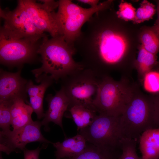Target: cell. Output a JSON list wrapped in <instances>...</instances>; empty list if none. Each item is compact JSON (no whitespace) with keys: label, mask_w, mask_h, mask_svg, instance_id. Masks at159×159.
Returning a JSON list of instances; mask_svg holds the SVG:
<instances>
[{"label":"cell","mask_w":159,"mask_h":159,"mask_svg":"<svg viewBox=\"0 0 159 159\" xmlns=\"http://www.w3.org/2000/svg\"><path fill=\"white\" fill-rule=\"evenodd\" d=\"M99 11L87 22L86 29L74 42L80 62L99 78L114 71L130 78L132 71L125 62L129 54L127 39L113 26L103 24Z\"/></svg>","instance_id":"cell-1"},{"label":"cell","mask_w":159,"mask_h":159,"mask_svg":"<svg viewBox=\"0 0 159 159\" xmlns=\"http://www.w3.org/2000/svg\"><path fill=\"white\" fill-rule=\"evenodd\" d=\"M37 52L40 55L41 66L31 71L36 79L42 74L49 75L58 82L73 72L84 68L75 62L73 56L76 53L74 46L68 44L63 35L49 39L44 37Z\"/></svg>","instance_id":"cell-2"},{"label":"cell","mask_w":159,"mask_h":159,"mask_svg":"<svg viewBox=\"0 0 159 159\" xmlns=\"http://www.w3.org/2000/svg\"><path fill=\"white\" fill-rule=\"evenodd\" d=\"M119 126L122 138L137 140L145 131L156 128L151 95L144 93L138 84L119 116Z\"/></svg>","instance_id":"cell-3"},{"label":"cell","mask_w":159,"mask_h":159,"mask_svg":"<svg viewBox=\"0 0 159 159\" xmlns=\"http://www.w3.org/2000/svg\"><path fill=\"white\" fill-rule=\"evenodd\" d=\"M137 84L126 77H121L119 81L115 80L110 75L100 78L93 105L99 114L119 116Z\"/></svg>","instance_id":"cell-4"},{"label":"cell","mask_w":159,"mask_h":159,"mask_svg":"<svg viewBox=\"0 0 159 159\" xmlns=\"http://www.w3.org/2000/svg\"><path fill=\"white\" fill-rule=\"evenodd\" d=\"M100 78L92 71L84 68L61 79V88L70 102L69 107L81 105L95 109L93 97L96 95Z\"/></svg>","instance_id":"cell-5"},{"label":"cell","mask_w":159,"mask_h":159,"mask_svg":"<svg viewBox=\"0 0 159 159\" xmlns=\"http://www.w3.org/2000/svg\"><path fill=\"white\" fill-rule=\"evenodd\" d=\"M42 40L35 42L10 36L0 30V62L9 68H22L25 63L36 62Z\"/></svg>","instance_id":"cell-6"},{"label":"cell","mask_w":159,"mask_h":159,"mask_svg":"<svg viewBox=\"0 0 159 159\" xmlns=\"http://www.w3.org/2000/svg\"><path fill=\"white\" fill-rule=\"evenodd\" d=\"M78 132L87 142L96 147L115 150L120 149L119 116L97 115L90 125Z\"/></svg>","instance_id":"cell-7"},{"label":"cell","mask_w":159,"mask_h":159,"mask_svg":"<svg viewBox=\"0 0 159 159\" xmlns=\"http://www.w3.org/2000/svg\"><path fill=\"white\" fill-rule=\"evenodd\" d=\"M26 13L36 28L41 32H48L52 37L63 33L55 9L58 8V1L41 0L38 3L35 0H19Z\"/></svg>","instance_id":"cell-8"},{"label":"cell","mask_w":159,"mask_h":159,"mask_svg":"<svg viewBox=\"0 0 159 159\" xmlns=\"http://www.w3.org/2000/svg\"><path fill=\"white\" fill-rule=\"evenodd\" d=\"M0 16L4 20L0 30L10 36L26 39L35 42L41 41L47 36L36 28L18 1L17 6L13 10L1 8Z\"/></svg>","instance_id":"cell-9"},{"label":"cell","mask_w":159,"mask_h":159,"mask_svg":"<svg viewBox=\"0 0 159 159\" xmlns=\"http://www.w3.org/2000/svg\"><path fill=\"white\" fill-rule=\"evenodd\" d=\"M41 122L33 121L20 128L6 131H0V151L7 155L13 152L18 153L23 151L28 143L38 142L52 143L42 135Z\"/></svg>","instance_id":"cell-10"},{"label":"cell","mask_w":159,"mask_h":159,"mask_svg":"<svg viewBox=\"0 0 159 159\" xmlns=\"http://www.w3.org/2000/svg\"><path fill=\"white\" fill-rule=\"evenodd\" d=\"M112 0L100 3L96 7L88 8L85 12L73 16L58 19L63 35L66 42L74 45V42L81 33V28L96 12L109 8Z\"/></svg>","instance_id":"cell-11"},{"label":"cell","mask_w":159,"mask_h":159,"mask_svg":"<svg viewBox=\"0 0 159 159\" xmlns=\"http://www.w3.org/2000/svg\"><path fill=\"white\" fill-rule=\"evenodd\" d=\"M22 69H18L15 72L0 69V101L13 100L17 98L27 101L26 86L28 80L21 76Z\"/></svg>","instance_id":"cell-12"},{"label":"cell","mask_w":159,"mask_h":159,"mask_svg":"<svg viewBox=\"0 0 159 159\" xmlns=\"http://www.w3.org/2000/svg\"><path fill=\"white\" fill-rule=\"evenodd\" d=\"M45 100L48 104V109L44 113L43 119L41 121L44 130L50 129L48 125L52 122L59 126L63 130L62 118L65 112L67 111L70 102L63 90L61 88L56 91L55 94L47 95Z\"/></svg>","instance_id":"cell-13"},{"label":"cell","mask_w":159,"mask_h":159,"mask_svg":"<svg viewBox=\"0 0 159 159\" xmlns=\"http://www.w3.org/2000/svg\"><path fill=\"white\" fill-rule=\"evenodd\" d=\"M87 142L81 135L78 134L72 137L66 138L62 142L52 143L56 150V158L62 159L75 156L82 152L86 148Z\"/></svg>","instance_id":"cell-14"},{"label":"cell","mask_w":159,"mask_h":159,"mask_svg":"<svg viewBox=\"0 0 159 159\" xmlns=\"http://www.w3.org/2000/svg\"><path fill=\"white\" fill-rule=\"evenodd\" d=\"M142 159H159V127L148 130L139 138Z\"/></svg>","instance_id":"cell-15"},{"label":"cell","mask_w":159,"mask_h":159,"mask_svg":"<svg viewBox=\"0 0 159 159\" xmlns=\"http://www.w3.org/2000/svg\"><path fill=\"white\" fill-rule=\"evenodd\" d=\"M28 102L21 98L13 100L11 107V125L13 130L21 127L33 120L32 115L33 112Z\"/></svg>","instance_id":"cell-16"},{"label":"cell","mask_w":159,"mask_h":159,"mask_svg":"<svg viewBox=\"0 0 159 159\" xmlns=\"http://www.w3.org/2000/svg\"><path fill=\"white\" fill-rule=\"evenodd\" d=\"M156 55L145 50L141 44L138 48L137 57L134 63V68L137 72L138 81L141 84L145 75L153 70H159V61Z\"/></svg>","instance_id":"cell-17"},{"label":"cell","mask_w":159,"mask_h":159,"mask_svg":"<svg viewBox=\"0 0 159 159\" xmlns=\"http://www.w3.org/2000/svg\"><path fill=\"white\" fill-rule=\"evenodd\" d=\"M77 127V130L85 128L93 122L97 112L93 108L81 105L69 107L67 110Z\"/></svg>","instance_id":"cell-18"},{"label":"cell","mask_w":159,"mask_h":159,"mask_svg":"<svg viewBox=\"0 0 159 159\" xmlns=\"http://www.w3.org/2000/svg\"><path fill=\"white\" fill-rule=\"evenodd\" d=\"M121 153L118 150L98 147L87 142L86 148L80 154L62 159H119Z\"/></svg>","instance_id":"cell-19"},{"label":"cell","mask_w":159,"mask_h":159,"mask_svg":"<svg viewBox=\"0 0 159 159\" xmlns=\"http://www.w3.org/2000/svg\"><path fill=\"white\" fill-rule=\"evenodd\" d=\"M140 38L141 45L145 50L157 55L159 52V35L151 27L142 32Z\"/></svg>","instance_id":"cell-20"},{"label":"cell","mask_w":159,"mask_h":159,"mask_svg":"<svg viewBox=\"0 0 159 159\" xmlns=\"http://www.w3.org/2000/svg\"><path fill=\"white\" fill-rule=\"evenodd\" d=\"M58 2V10L57 12L58 19L81 14L88 9L73 3L71 0H60Z\"/></svg>","instance_id":"cell-21"},{"label":"cell","mask_w":159,"mask_h":159,"mask_svg":"<svg viewBox=\"0 0 159 159\" xmlns=\"http://www.w3.org/2000/svg\"><path fill=\"white\" fill-rule=\"evenodd\" d=\"M157 11L155 6L149 1L144 0L136 10L135 17L133 22L139 24L152 19Z\"/></svg>","instance_id":"cell-22"},{"label":"cell","mask_w":159,"mask_h":159,"mask_svg":"<svg viewBox=\"0 0 159 159\" xmlns=\"http://www.w3.org/2000/svg\"><path fill=\"white\" fill-rule=\"evenodd\" d=\"M137 141L135 139L122 138L120 143L121 153L119 159H142L136 152Z\"/></svg>","instance_id":"cell-23"},{"label":"cell","mask_w":159,"mask_h":159,"mask_svg":"<svg viewBox=\"0 0 159 159\" xmlns=\"http://www.w3.org/2000/svg\"><path fill=\"white\" fill-rule=\"evenodd\" d=\"M13 100L0 101V127L2 132L10 130L11 107Z\"/></svg>","instance_id":"cell-24"},{"label":"cell","mask_w":159,"mask_h":159,"mask_svg":"<svg viewBox=\"0 0 159 159\" xmlns=\"http://www.w3.org/2000/svg\"><path fill=\"white\" fill-rule=\"evenodd\" d=\"M141 85L146 92L153 94L159 92V70H153L144 76Z\"/></svg>","instance_id":"cell-25"},{"label":"cell","mask_w":159,"mask_h":159,"mask_svg":"<svg viewBox=\"0 0 159 159\" xmlns=\"http://www.w3.org/2000/svg\"><path fill=\"white\" fill-rule=\"evenodd\" d=\"M118 7V10L116 12L118 18L126 21L134 20L136 9L131 4L122 0Z\"/></svg>","instance_id":"cell-26"},{"label":"cell","mask_w":159,"mask_h":159,"mask_svg":"<svg viewBox=\"0 0 159 159\" xmlns=\"http://www.w3.org/2000/svg\"><path fill=\"white\" fill-rule=\"evenodd\" d=\"M153 103L154 119L156 128L159 127V92L151 95Z\"/></svg>","instance_id":"cell-27"},{"label":"cell","mask_w":159,"mask_h":159,"mask_svg":"<svg viewBox=\"0 0 159 159\" xmlns=\"http://www.w3.org/2000/svg\"><path fill=\"white\" fill-rule=\"evenodd\" d=\"M42 148L38 147L36 149L33 150H29L25 148L23 151L24 159H39V154Z\"/></svg>","instance_id":"cell-28"},{"label":"cell","mask_w":159,"mask_h":159,"mask_svg":"<svg viewBox=\"0 0 159 159\" xmlns=\"http://www.w3.org/2000/svg\"><path fill=\"white\" fill-rule=\"evenodd\" d=\"M79 2L89 4L91 6V7L97 6L98 5L99 0H78Z\"/></svg>","instance_id":"cell-29"},{"label":"cell","mask_w":159,"mask_h":159,"mask_svg":"<svg viewBox=\"0 0 159 159\" xmlns=\"http://www.w3.org/2000/svg\"><path fill=\"white\" fill-rule=\"evenodd\" d=\"M158 17L154 25L151 27L159 35V10H157Z\"/></svg>","instance_id":"cell-30"},{"label":"cell","mask_w":159,"mask_h":159,"mask_svg":"<svg viewBox=\"0 0 159 159\" xmlns=\"http://www.w3.org/2000/svg\"><path fill=\"white\" fill-rule=\"evenodd\" d=\"M157 8L156 10H159V0L157 1Z\"/></svg>","instance_id":"cell-31"},{"label":"cell","mask_w":159,"mask_h":159,"mask_svg":"<svg viewBox=\"0 0 159 159\" xmlns=\"http://www.w3.org/2000/svg\"><path fill=\"white\" fill-rule=\"evenodd\" d=\"M56 159H58L56 158Z\"/></svg>","instance_id":"cell-32"}]
</instances>
